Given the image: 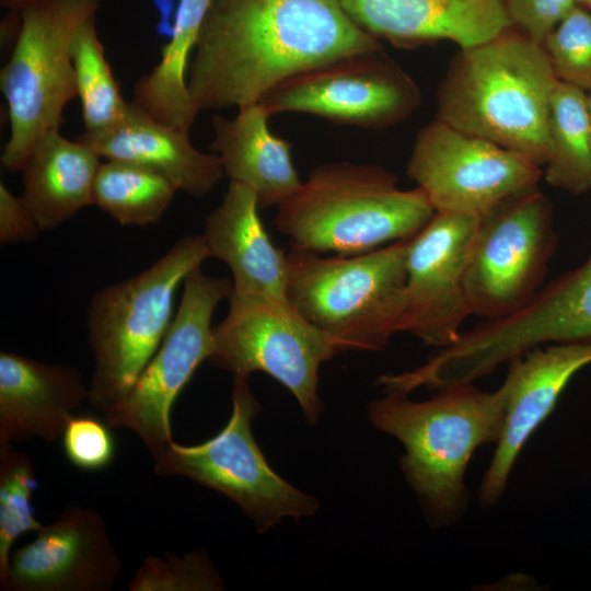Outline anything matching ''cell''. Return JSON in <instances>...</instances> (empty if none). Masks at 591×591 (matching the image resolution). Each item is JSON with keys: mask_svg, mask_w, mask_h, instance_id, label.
<instances>
[{"mask_svg": "<svg viewBox=\"0 0 591 591\" xmlns=\"http://www.w3.org/2000/svg\"><path fill=\"white\" fill-rule=\"evenodd\" d=\"M270 117L257 102L239 107L234 118L216 115L211 121V152L230 181L254 190L260 209L278 207L302 183L291 143L270 131Z\"/></svg>", "mask_w": 591, "mask_h": 591, "instance_id": "obj_21", "label": "cell"}, {"mask_svg": "<svg viewBox=\"0 0 591 591\" xmlns=\"http://www.w3.org/2000/svg\"><path fill=\"white\" fill-rule=\"evenodd\" d=\"M576 1L586 4L587 7L591 9V0H576Z\"/></svg>", "mask_w": 591, "mask_h": 591, "instance_id": "obj_35", "label": "cell"}, {"mask_svg": "<svg viewBox=\"0 0 591 591\" xmlns=\"http://www.w3.org/2000/svg\"><path fill=\"white\" fill-rule=\"evenodd\" d=\"M558 81L543 45L510 27L454 57L437 92V119L542 166Z\"/></svg>", "mask_w": 591, "mask_h": 591, "instance_id": "obj_2", "label": "cell"}, {"mask_svg": "<svg viewBox=\"0 0 591 591\" xmlns=\"http://www.w3.org/2000/svg\"><path fill=\"white\" fill-rule=\"evenodd\" d=\"M121 570L103 518L72 506L12 551L3 591H109Z\"/></svg>", "mask_w": 591, "mask_h": 591, "instance_id": "obj_15", "label": "cell"}, {"mask_svg": "<svg viewBox=\"0 0 591 591\" xmlns=\"http://www.w3.org/2000/svg\"><path fill=\"white\" fill-rule=\"evenodd\" d=\"M548 184L581 195L591 189V113L589 95L558 81L548 117Z\"/></svg>", "mask_w": 591, "mask_h": 591, "instance_id": "obj_24", "label": "cell"}, {"mask_svg": "<svg viewBox=\"0 0 591 591\" xmlns=\"http://www.w3.org/2000/svg\"><path fill=\"white\" fill-rule=\"evenodd\" d=\"M100 7V0H47L18 12V36L0 72L10 120L0 161L8 172H21L37 142L59 130L65 107L78 96L72 43Z\"/></svg>", "mask_w": 591, "mask_h": 591, "instance_id": "obj_7", "label": "cell"}, {"mask_svg": "<svg viewBox=\"0 0 591 591\" xmlns=\"http://www.w3.org/2000/svg\"><path fill=\"white\" fill-rule=\"evenodd\" d=\"M590 363L591 341L537 346L509 361L507 414L479 488L484 506L501 496L522 448L552 414L572 376Z\"/></svg>", "mask_w": 591, "mask_h": 591, "instance_id": "obj_16", "label": "cell"}, {"mask_svg": "<svg viewBox=\"0 0 591 591\" xmlns=\"http://www.w3.org/2000/svg\"><path fill=\"white\" fill-rule=\"evenodd\" d=\"M381 42L339 0H212L188 67L200 113L257 103L286 78Z\"/></svg>", "mask_w": 591, "mask_h": 591, "instance_id": "obj_1", "label": "cell"}, {"mask_svg": "<svg viewBox=\"0 0 591 591\" xmlns=\"http://www.w3.org/2000/svg\"><path fill=\"white\" fill-rule=\"evenodd\" d=\"M273 116L304 113L337 125L384 129L420 103L417 85L382 50L356 53L294 73L258 101Z\"/></svg>", "mask_w": 591, "mask_h": 591, "instance_id": "obj_12", "label": "cell"}, {"mask_svg": "<svg viewBox=\"0 0 591 591\" xmlns=\"http://www.w3.org/2000/svg\"><path fill=\"white\" fill-rule=\"evenodd\" d=\"M37 487L31 457L0 442V590L7 583L13 543L23 534L38 531L32 496Z\"/></svg>", "mask_w": 591, "mask_h": 591, "instance_id": "obj_28", "label": "cell"}, {"mask_svg": "<svg viewBox=\"0 0 591 591\" xmlns=\"http://www.w3.org/2000/svg\"><path fill=\"white\" fill-rule=\"evenodd\" d=\"M256 194L230 181L221 204L205 219L210 257L232 274V291L287 299V253L276 247L259 217Z\"/></svg>", "mask_w": 591, "mask_h": 591, "instance_id": "obj_20", "label": "cell"}, {"mask_svg": "<svg viewBox=\"0 0 591 591\" xmlns=\"http://www.w3.org/2000/svg\"><path fill=\"white\" fill-rule=\"evenodd\" d=\"M478 220V216L436 211L410 239L399 332L440 349L460 339L461 326L472 315L464 282Z\"/></svg>", "mask_w": 591, "mask_h": 591, "instance_id": "obj_14", "label": "cell"}, {"mask_svg": "<svg viewBox=\"0 0 591 591\" xmlns=\"http://www.w3.org/2000/svg\"><path fill=\"white\" fill-rule=\"evenodd\" d=\"M77 95L80 99L84 132H101L121 121L129 107L120 93L104 46L99 38L95 15L78 31L72 43Z\"/></svg>", "mask_w": 591, "mask_h": 591, "instance_id": "obj_27", "label": "cell"}, {"mask_svg": "<svg viewBox=\"0 0 591 591\" xmlns=\"http://www.w3.org/2000/svg\"><path fill=\"white\" fill-rule=\"evenodd\" d=\"M200 267L185 278L179 306L159 349L130 391L103 414L109 427L137 434L153 459L174 441V402L210 357L212 314L233 288L232 279L211 277Z\"/></svg>", "mask_w": 591, "mask_h": 591, "instance_id": "obj_11", "label": "cell"}, {"mask_svg": "<svg viewBox=\"0 0 591 591\" xmlns=\"http://www.w3.org/2000/svg\"><path fill=\"white\" fill-rule=\"evenodd\" d=\"M412 237L356 255L287 253V299L336 348L381 350L399 332Z\"/></svg>", "mask_w": 591, "mask_h": 591, "instance_id": "obj_5", "label": "cell"}, {"mask_svg": "<svg viewBox=\"0 0 591 591\" xmlns=\"http://www.w3.org/2000/svg\"><path fill=\"white\" fill-rule=\"evenodd\" d=\"M68 461L84 471L108 466L115 454V443L105 420L94 416L73 415L61 437Z\"/></svg>", "mask_w": 591, "mask_h": 591, "instance_id": "obj_31", "label": "cell"}, {"mask_svg": "<svg viewBox=\"0 0 591 591\" xmlns=\"http://www.w3.org/2000/svg\"><path fill=\"white\" fill-rule=\"evenodd\" d=\"M129 591H218L224 583L204 552L148 556L127 584Z\"/></svg>", "mask_w": 591, "mask_h": 591, "instance_id": "obj_29", "label": "cell"}, {"mask_svg": "<svg viewBox=\"0 0 591 591\" xmlns=\"http://www.w3.org/2000/svg\"><path fill=\"white\" fill-rule=\"evenodd\" d=\"M77 139L101 158L148 169L195 197L211 192L224 175L219 158L196 149L189 132L158 121L132 101L121 121L101 132H83Z\"/></svg>", "mask_w": 591, "mask_h": 591, "instance_id": "obj_19", "label": "cell"}, {"mask_svg": "<svg viewBox=\"0 0 591 591\" xmlns=\"http://www.w3.org/2000/svg\"><path fill=\"white\" fill-rule=\"evenodd\" d=\"M520 324L535 345L591 341V254L542 287L522 309Z\"/></svg>", "mask_w": 591, "mask_h": 591, "instance_id": "obj_25", "label": "cell"}, {"mask_svg": "<svg viewBox=\"0 0 591 591\" xmlns=\"http://www.w3.org/2000/svg\"><path fill=\"white\" fill-rule=\"evenodd\" d=\"M557 244L553 207L537 186L480 216L464 282L472 314L491 321L525 306L542 288Z\"/></svg>", "mask_w": 591, "mask_h": 591, "instance_id": "obj_10", "label": "cell"}, {"mask_svg": "<svg viewBox=\"0 0 591 591\" xmlns=\"http://www.w3.org/2000/svg\"><path fill=\"white\" fill-rule=\"evenodd\" d=\"M84 401L89 386L78 368L1 351L0 442L56 441Z\"/></svg>", "mask_w": 591, "mask_h": 591, "instance_id": "obj_18", "label": "cell"}, {"mask_svg": "<svg viewBox=\"0 0 591 591\" xmlns=\"http://www.w3.org/2000/svg\"><path fill=\"white\" fill-rule=\"evenodd\" d=\"M207 258L202 234L186 235L146 270L93 296L86 327L94 409L104 414L134 386L172 324L177 288Z\"/></svg>", "mask_w": 591, "mask_h": 591, "instance_id": "obj_6", "label": "cell"}, {"mask_svg": "<svg viewBox=\"0 0 591 591\" xmlns=\"http://www.w3.org/2000/svg\"><path fill=\"white\" fill-rule=\"evenodd\" d=\"M39 228L25 206L22 197L13 195L0 184V243L32 242Z\"/></svg>", "mask_w": 591, "mask_h": 591, "instance_id": "obj_33", "label": "cell"}, {"mask_svg": "<svg viewBox=\"0 0 591 591\" xmlns=\"http://www.w3.org/2000/svg\"><path fill=\"white\" fill-rule=\"evenodd\" d=\"M543 47L557 79L591 96V13L576 5L549 33Z\"/></svg>", "mask_w": 591, "mask_h": 591, "instance_id": "obj_30", "label": "cell"}, {"mask_svg": "<svg viewBox=\"0 0 591 591\" xmlns=\"http://www.w3.org/2000/svg\"><path fill=\"white\" fill-rule=\"evenodd\" d=\"M512 26L543 45L549 33L577 5L576 0H503Z\"/></svg>", "mask_w": 591, "mask_h": 591, "instance_id": "obj_32", "label": "cell"}, {"mask_svg": "<svg viewBox=\"0 0 591 591\" xmlns=\"http://www.w3.org/2000/svg\"><path fill=\"white\" fill-rule=\"evenodd\" d=\"M227 316L212 329L209 362L235 375L264 372L297 398L305 421L323 414L318 370L337 352L329 339L290 304L263 294L231 292Z\"/></svg>", "mask_w": 591, "mask_h": 591, "instance_id": "obj_9", "label": "cell"}, {"mask_svg": "<svg viewBox=\"0 0 591 591\" xmlns=\"http://www.w3.org/2000/svg\"><path fill=\"white\" fill-rule=\"evenodd\" d=\"M339 1L361 28L398 47L451 40L464 49L512 27L503 0Z\"/></svg>", "mask_w": 591, "mask_h": 591, "instance_id": "obj_17", "label": "cell"}, {"mask_svg": "<svg viewBox=\"0 0 591 591\" xmlns=\"http://www.w3.org/2000/svg\"><path fill=\"white\" fill-rule=\"evenodd\" d=\"M407 175L434 211L483 216L537 186L543 172L528 158L436 119L417 135Z\"/></svg>", "mask_w": 591, "mask_h": 591, "instance_id": "obj_13", "label": "cell"}, {"mask_svg": "<svg viewBox=\"0 0 591 591\" xmlns=\"http://www.w3.org/2000/svg\"><path fill=\"white\" fill-rule=\"evenodd\" d=\"M47 0H0L1 7L10 9L14 12H20L21 10L31 7L36 3H40Z\"/></svg>", "mask_w": 591, "mask_h": 591, "instance_id": "obj_34", "label": "cell"}, {"mask_svg": "<svg viewBox=\"0 0 591 591\" xmlns=\"http://www.w3.org/2000/svg\"><path fill=\"white\" fill-rule=\"evenodd\" d=\"M259 410L248 376L235 375L228 424L196 445L172 441L154 457V473L187 477L224 495L253 520L258 532L283 518L312 517L318 509L317 500L273 471L254 439L252 422Z\"/></svg>", "mask_w": 591, "mask_h": 591, "instance_id": "obj_8", "label": "cell"}, {"mask_svg": "<svg viewBox=\"0 0 591 591\" xmlns=\"http://www.w3.org/2000/svg\"><path fill=\"white\" fill-rule=\"evenodd\" d=\"M590 113H591V96L589 95Z\"/></svg>", "mask_w": 591, "mask_h": 591, "instance_id": "obj_36", "label": "cell"}, {"mask_svg": "<svg viewBox=\"0 0 591 591\" xmlns=\"http://www.w3.org/2000/svg\"><path fill=\"white\" fill-rule=\"evenodd\" d=\"M276 208L275 227L292 247L335 255L413 237L436 212L421 188L399 189L385 169L349 161L317 165Z\"/></svg>", "mask_w": 591, "mask_h": 591, "instance_id": "obj_3", "label": "cell"}, {"mask_svg": "<svg viewBox=\"0 0 591 591\" xmlns=\"http://www.w3.org/2000/svg\"><path fill=\"white\" fill-rule=\"evenodd\" d=\"M212 0H179L160 61L134 85V103L152 118L189 132L199 114L187 89L189 58Z\"/></svg>", "mask_w": 591, "mask_h": 591, "instance_id": "obj_23", "label": "cell"}, {"mask_svg": "<svg viewBox=\"0 0 591 591\" xmlns=\"http://www.w3.org/2000/svg\"><path fill=\"white\" fill-rule=\"evenodd\" d=\"M176 187L139 165L106 160L93 184L92 205L124 225L157 223L171 205Z\"/></svg>", "mask_w": 591, "mask_h": 591, "instance_id": "obj_26", "label": "cell"}, {"mask_svg": "<svg viewBox=\"0 0 591 591\" xmlns=\"http://www.w3.org/2000/svg\"><path fill=\"white\" fill-rule=\"evenodd\" d=\"M424 402L405 392L386 391L370 403L368 417L374 428L401 441L402 468L428 509L448 517L465 501L464 475L475 450L497 442L508 404L506 381L495 392L457 384L438 389Z\"/></svg>", "mask_w": 591, "mask_h": 591, "instance_id": "obj_4", "label": "cell"}, {"mask_svg": "<svg viewBox=\"0 0 591 591\" xmlns=\"http://www.w3.org/2000/svg\"><path fill=\"white\" fill-rule=\"evenodd\" d=\"M101 157L86 143L59 130L47 132L23 165L21 196L39 230H50L92 205Z\"/></svg>", "mask_w": 591, "mask_h": 591, "instance_id": "obj_22", "label": "cell"}]
</instances>
